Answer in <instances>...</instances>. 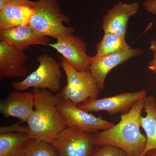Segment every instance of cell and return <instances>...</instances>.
Listing matches in <instances>:
<instances>
[{"label": "cell", "mask_w": 156, "mask_h": 156, "mask_svg": "<svg viewBox=\"0 0 156 156\" xmlns=\"http://www.w3.org/2000/svg\"><path fill=\"white\" fill-rule=\"evenodd\" d=\"M144 98L137 101L128 112L121 115L118 124L94 133L95 146H113L122 149L128 156H142L147 144L146 136L140 130Z\"/></svg>", "instance_id": "6da1fadb"}, {"label": "cell", "mask_w": 156, "mask_h": 156, "mask_svg": "<svg viewBox=\"0 0 156 156\" xmlns=\"http://www.w3.org/2000/svg\"><path fill=\"white\" fill-rule=\"evenodd\" d=\"M32 92L35 109L27 122L29 137L51 144L67 127L57 108L63 99L59 92L53 95L48 89H33Z\"/></svg>", "instance_id": "7a4b0ae2"}, {"label": "cell", "mask_w": 156, "mask_h": 156, "mask_svg": "<svg viewBox=\"0 0 156 156\" xmlns=\"http://www.w3.org/2000/svg\"><path fill=\"white\" fill-rule=\"evenodd\" d=\"M69 22V17L62 12L57 0H38L35 2L29 24L41 35L57 40L74 32V29L63 24Z\"/></svg>", "instance_id": "3957f363"}, {"label": "cell", "mask_w": 156, "mask_h": 156, "mask_svg": "<svg viewBox=\"0 0 156 156\" xmlns=\"http://www.w3.org/2000/svg\"><path fill=\"white\" fill-rule=\"evenodd\" d=\"M60 60L67 79L66 85L59 92L62 99L70 101L78 106L88 98H97L101 90L90 70L79 71L63 57H60Z\"/></svg>", "instance_id": "277c9868"}, {"label": "cell", "mask_w": 156, "mask_h": 156, "mask_svg": "<svg viewBox=\"0 0 156 156\" xmlns=\"http://www.w3.org/2000/svg\"><path fill=\"white\" fill-rule=\"evenodd\" d=\"M37 68L21 82H15L11 84L15 90L25 91L29 88L48 89L57 93L61 88L60 80L62 73L60 64L52 56L44 54L38 56Z\"/></svg>", "instance_id": "5b68a950"}, {"label": "cell", "mask_w": 156, "mask_h": 156, "mask_svg": "<svg viewBox=\"0 0 156 156\" xmlns=\"http://www.w3.org/2000/svg\"><path fill=\"white\" fill-rule=\"evenodd\" d=\"M57 108L67 127L75 130L87 133H95L107 130L115 125L112 122L80 108L69 100L63 99Z\"/></svg>", "instance_id": "8992f818"}, {"label": "cell", "mask_w": 156, "mask_h": 156, "mask_svg": "<svg viewBox=\"0 0 156 156\" xmlns=\"http://www.w3.org/2000/svg\"><path fill=\"white\" fill-rule=\"evenodd\" d=\"M57 156H92L96 149L94 134L66 127L51 144Z\"/></svg>", "instance_id": "52a82bcc"}, {"label": "cell", "mask_w": 156, "mask_h": 156, "mask_svg": "<svg viewBox=\"0 0 156 156\" xmlns=\"http://www.w3.org/2000/svg\"><path fill=\"white\" fill-rule=\"evenodd\" d=\"M146 96L145 90L125 92L99 99L88 98L79 105L78 107L88 112L105 111L110 115L119 113L123 114L128 112L136 101L144 98Z\"/></svg>", "instance_id": "ba28073f"}, {"label": "cell", "mask_w": 156, "mask_h": 156, "mask_svg": "<svg viewBox=\"0 0 156 156\" xmlns=\"http://www.w3.org/2000/svg\"><path fill=\"white\" fill-rule=\"evenodd\" d=\"M49 46L57 50L74 69L79 71L90 70L91 57L87 54L86 42L80 37L73 34L63 35Z\"/></svg>", "instance_id": "9c48e42d"}, {"label": "cell", "mask_w": 156, "mask_h": 156, "mask_svg": "<svg viewBox=\"0 0 156 156\" xmlns=\"http://www.w3.org/2000/svg\"><path fill=\"white\" fill-rule=\"evenodd\" d=\"M143 53V50L140 48L130 47L126 50L108 56L97 58L91 57L89 69L100 90H103L105 79L111 70L130 58L141 56Z\"/></svg>", "instance_id": "30bf717a"}, {"label": "cell", "mask_w": 156, "mask_h": 156, "mask_svg": "<svg viewBox=\"0 0 156 156\" xmlns=\"http://www.w3.org/2000/svg\"><path fill=\"white\" fill-rule=\"evenodd\" d=\"M139 9V5L137 2H118L102 17V28L104 33L126 36L128 20L136 15Z\"/></svg>", "instance_id": "8fae6325"}, {"label": "cell", "mask_w": 156, "mask_h": 156, "mask_svg": "<svg viewBox=\"0 0 156 156\" xmlns=\"http://www.w3.org/2000/svg\"><path fill=\"white\" fill-rule=\"evenodd\" d=\"M34 107L32 92L12 91L0 102V113L6 118H17L27 123Z\"/></svg>", "instance_id": "7c38bea8"}, {"label": "cell", "mask_w": 156, "mask_h": 156, "mask_svg": "<svg viewBox=\"0 0 156 156\" xmlns=\"http://www.w3.org/2000/svg\"><path fill=\"white\" fill-rule=\"evenodd\" d=\"M18 50L0 41V79L25 76L28 70L24 66L28 57Z\"/></svg>", "instance_id": "4fadbf2b"}, {"label": "cell", "mask_w": 156, "mask_h": 156, "mask_svg": "<svg viewBox=\"0 0 156 156\" xmlns=\"http://www.w3.org/2000/svg\"><path fill=\"white\" fill-rule=\"evenodd\" d=\"M0 41L23 51L32 45L47 46L50 44V39L37 33L29 24L0 30Z\"/></svg>", "instance_id": "5bb4252c"}, {"label": "cell", "mask_w": 156, "mask_h": 156, "mask_svg": "<svg viewBox=\"0 0 156 156\" xmlns=\"http://www.w3.org/2000/svg\"><path fill=\"white\" fill-rule=\"evenodd\" d=\"M34 5L20 2L6 4L0 10V30L29 24Z\"/></svg>", "instance_id": "9a60e30c"}, {"label": "cell", "mask_w": 156, "mask_h": 156, "mask_svg": "<svg viewBox=\"0 0 156 156\" xmlns=\"http://www.w3.org/2000/svg\"><path fill=\"white\" fill-rule=\"evenodd\" d=\"M144 108L145 116L140 117V128L145 131L147 137L146 146L142 156L151 150H156V101L153 96H147L144 98Z\"/></svg>", "instance_id": "2e32d148"}, {"label": "cell", "mask_w": 156, "mask_h": 156, "mask_svg": "<svg viewBox=\"0 0 156 156\" xmlns=\"http://www.w3.org/2000/svg\"><path fill=\"white\" fill-rule=\"evenodd\" d=\"M29 138L25 133L8 132L0 134V156H22Z\"/></svg>", "instance_id": "e0dca14e"}, {"label": "cell", "mask_w": 156, "mask_h": 156, "mask_svg": "<svg viewBox=\"0 0 156 156\" xmlns=\"http://www.w3.org/2000/svg\"><path fill=\"white\" fill-rule=\"evenodd\" d=\"M125 37L112 33H104L103 37L96 46L97 53L93 57L99 58L118 53L130 48Z\"/></svg>", "instance_id": "ac0fdd59"}, {"label": "cell", "mask_w": 156, "mask_h": 156, "mask_svg": "<svg viewBox=\"0 0 156 156\" xmlns=\"http://www.w3.org/2000/svg\"><path fill=\"white\" fill-rule=\"evenodd\" d=\"M22 156H57L50 144L29 137L24 144Z\"/></svg>", "instance_id": "d6986e66"}, {"label": "cell", "mask_w": 156, "mask_h": 156, "mask_svg": "<svg viewBox=\"0 0 156 156\" xmlns=\"http://www.w3.org/2000/svg\"><path fill=\"white\" fill-rule=\"evenodd\" d=\"M92 156H128L122 149L111 145H104L96 147Z\"/></svg>", "instance_id": "ffe728a7"}, {"label": "cell", "mask_w": 156, "mask_h": 156, "mask_svg": "<svg viewBox=\"0 0 156 156\" xmlns=\"http://www.w3.org/2000/svg\"><path fill=\"white\" fill-rule=\"evenodd\" d=\"M29 128L28 126H21L20 123H16L10 126H2L0 128V133L8 132H16V133H25L28 134Z\"/></svg>", "instance_id": "44dd1931"}, {"label": "cell", "mask_w": 156, "mask_h": 156, "mask_svg": "<svg viewBox=\"0 0 156 156\" xmlns=\"http://www.w3.org/2000/svg\"><path fill=\"white\" fill-rule=\"evenodd\" d=\"M142 5L148 12L156 14V0H146L143 2Z\"/></svg>", "instance_id": "7402d4cb"}, {"label": "cell", "mask_w": 156, "mask_h": 156, "mask_svg": "<svg viewBox=\"0 0 156 156\" xmlns=\"http://www.w3.org/2000/svg\"><path fill=\"white\" fill-rule=\"evenodd\" d=\"M12 2H20L31 5H34L35 3V2H32L30 0H0V10L2 9L7 3Z\"/></svg>", "instance_id": "603a6c76"}, {"label": "cell", "mask_w": 156, "mask_h": 156, "mask_svg": "<svg viewBox=\"0 0 156 156\" xmlns=\"http://www.w3.org/2000/svg\"><path fill=\"white\" fill-rule=\"evenodd\" d=\"M148 68L156 74V58H154L152 60H151L149 63Z\"/></svg>", "instance_id": "cb8c5ba5"}, {"label": "cell", "mask_w": 156, "mask_h": 156, "mask_svg": "<svg viewBox=\"0 0 156 156\" xmlns=\"http://www.w3.org/2000/svg\"><path fill=\"white\" fill-rule=\"evenodd\" d=\"M149 49L154 52V58H156V40H151Z\"/></svg>", "instance_id": "d4e9b609"}, {"label": "cell", "mask_w": 156, "mask_h": 156, "mask_svg": "<svg viewBox=\"0 0 156 156\" xmlns=\"http://www.w3.org/2000/svg\"><path fill=\"white\" fill-rule=\"evenodd\" d=\"M142 156H156V150L154 149L151 150Z\"/></svg>", "instance_id": "484cf974"}]
</instances>
